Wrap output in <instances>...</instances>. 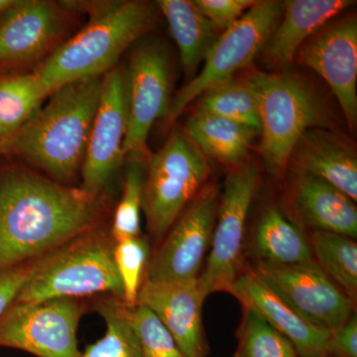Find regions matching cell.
Masks as SVG:
<instances>
[{"instance_id": "obj_1", "label": "cell", "mask_w": 357, "mask_h": 357, "mask_svg": "<svg viewBox=\"0 0 357 357\" xmlns=\"http://www.w3.org/2000/svg\"><path fill=\"white\" fill-rule=\"evenodd\" d=\"M102 195L61 184L0 156V273L98 227Z\"/></svg>"}, {"instance_id": "obj_18", "label": "cell", "mask_w": 357, "mask_h": 357, "mask_svg": "<svg viewBox=\"0 0 357 357\" xmlns=\"http://www.w3.org/2000/svg\"><path fill=\"white\" fill-rule=\"evenodd\" d=\"M298 222L312 231H326L356 239V202L332 185L307 174L298 173L291 192Z\"/></svg>"}, {"instance_id": "obj_22", "label": "cell", "mask_w": 357, "mask_h": 357, "mask_svg": "<svg viewBox=\"0 0 357 357\" xmlns=\"http://www.w3.org/2000/svg\"><path fill=\"white\" fill-rule=\"evenodd\" d=\"M253 250L258 261L291 265L314 260L309 236L276 206H268L253 234Z\"/></svg>"}, {"instance_id": "obj_27", "label": "cell", "mask_w": 357, "mask_h": 357, "mask_svg": "<svg viewBox=\"0 0 357 357\" xmlns=\"http://www.w3.org/2000/svg\"><path fill=\"white\" fill-rule=\"evenodd\" d=\"M148 156L129 154L126 157L123 191L115 208L110 236L116 241L141 236L143 184Z\"/></svg>"}, {"instance_id": "obj_33", "label": "cell", "mask_w": 357, "mask_h": 357, "mask_svg": "<svg viewBox=\"0 0 357 357\" xmlns=\"http://www.w3.org/2000/svg\"><path fill=\"white\" fill-rule=\"evenodd\" d=\"M40 259L41 257L0 273V317L15 301L21 289L38 266Z\"/></svg>"}, {"instance_id": "obj_15", "label": "cell", "mask_w": 357, "mask_h": 357, "mask_svg": "<svg viewBox=\"0 0 357 357\" xmlns=\"http://www.w3.org/2000/svg\"><path fill=\"white\" fill-rule=\"evenodd\" d=\"M295 60L325 79L354 128L357 122L356 18L321 28L301 47Z\"/></svg>"}, {"instance_id": "obj_36", "label": "cell", "mask_w": 357, "mask_h": 357, "mask_svg": "<svg viewBox=\"0 0 357 357\" xmlns=\"http://www.w3.org/2000/svg\"><path fill=\"white\" fill-rule=\"evenodd\" d=\"M328 357H333V356H328Z\"/></svg>"}, {"instance_id": "obj_32", "label": "cell", "mask_w": 357, "mask_h": 357, "mask_svg": "<svg viewBox=\"0 0 357 357\" xmlns=\"http://www.w3.org/2000/svg\"><path fill=\"white\" fill-rule=\"evenodd\" d=\"M195 6L218 31H225L248 13L253 0H195Z\"/></svg>"}, {"instance_id": "obj_24", "label": "cell", "mask_w": 357, "mask_h": 357, "mask_svg": "<svg viewBox=\"0 0 357 357\" xmlns=\"http://www.w3.org/2000/svg\"><path fill=\"white\" fill-rule=\"evenodd\" d=\"M48 98L33 72L0 74V139L24 126Z\"/></svg>"}, {"instance_id": "obj_17", "label": "cell", "mask_w": 357, "mask_h": 357, "mask_svg": "<svg viewBox=\"0 0 357 357\" xmlns=\"http://www.w3.org/2000/svg\"><path fill=\"white\" fill-rule=\"evenodd\" d=\"M229 294L241 306L258 312L295 347L299 357H328L330 332L301 316L283 298L267 286L253 267H244Z\"/></svg>"}, {"instance_id": "obj_3", "label": "cell", "mask_w": 357, "mask_h": 357, "mask_svg": "<svg viewBox=\"0 0 357 357\" xmlns=\"http://www.w3.org/2000/svg\"><path fill=\"white\" fill-rule=\"evenodd\" d=\"M155 17L154 6L147 2L112 1L40 63L33 74L48 96L77 79L103 76L153 26Z\"/></svg>"}, {"instance_id": "obj_23", "label": "cell", "mask_w": 357, "mask_h": 357, "mask_svg": "<svg viewBox=\"0 0 357 357\" xmlns=\"http://www.w3.org/2000/svg\"><path fill=\"white\" fill-rule=\"evenodd\" d=\"M184 133L204 156L236 165L248 153L258 132L237 122L196 110L188 119Z\"/></svg>"}, {"instance_id": "obj_2", "label": "cell", "mask_w": 357, "mask_h": 357, "mask_svg": "<svg viewBox=\"0 0 357 357\" xmlns=\"http://www.w3.org/2000/svg\"><path fill=\"white\" fill-rule=\"evenodd\" d=\"M103 76L54 91L24 126L0 139V156L20 160L61 184L72 182L83 166Z\"/></svg>"}, {"instance_id": "obj_31", "label": "cell", "mask_w": 357, "mask_h": 357, "mask_svg": "<svg viewBox=\"0 0 357 357\" xmlns=\"http://www.w3.org/2000/svg\"><path fill=\"white\" fill-rule=\"evenodd\" d=\"M126 312L139 340L143 357H189L153 312L141 306H126Z\"/></svg>"}, {"instance_id": "obj_34", "label": "cell", "mask_w": 357, "mask_h": 357, "mask_svg": "<svg viewBox=\"0 0 357 357\" xmlns=\"http://www.w3.org/2000/svg\"><path fill=\"white\" fill-rule=\"evenodd\" d=\"M328 351L333 357H357L356 312L344 325L330 333Z\"/></svg>"}, {"instance_id": "obj_12", "label": "cell", "mask_w": 357, "mask_h": 357, "mask_svg": "<svg viewBox=\"0 0 357 357\" xmlns=\"http://www.w3.org/2000/svg\"><path fill=\"white\" fill-rule=\"evenodd\" d=\"M75 13L63 1L20 0L0 22V74L43 62L68 39Z\"/></svg>"}, {"instance_id": "obj_6", "label": "cell", "mask_w": 357, "mask_h": 357, "mask_svg": "<svg viewBox=\"0 0 357 357\" xmlns=\"http://www.w3.org/2000/svg\"><path fill=\"white\" fill-rule=\"evenodd\" d=\"M210 171L208 157L180 131L171 134L161 149L147 157L142 211L155 243H161L206 184Z\"/></svg>"}, {"instance_id": "obj_5", "label": "cell", "mask_w": 357, "mask_h": 357, "mask_svg": "<svg viewBox=\"0 0 357 357\" xmlns=\"http://www.w3.org/2000/svg\"><path fill=\"white\" fill-rule=\"evenodd\" d=\"M246 79L257 100L263 160L280 177L301 138L310 129L324 128L325 116L312 91L292 75L256 70Z\"/></svg>"}, {"instance_id": "obj_25", "label": "cell", "mask_w": 357, "mask_h": 357, "mask_svg": "<svg viewBox=\"0 0 357 357\" xmlns=\"http://www.w3.org/2000/svg\"><path fill=\"white\" fill-rule=\"evenodd\" d=\"M309 241L314 261L356 303V241L351 237L326 231H312Z\"/></svg>"}, {"instance_id": "obj_16", "label": "cell", "mask_w": 357, "mask_h": 357, "mask_svg": "<svg viewBox=\"0 0 357 357\" xmlns=\"http://www.w3.org/2000/svg\"><path fill=\"white\" fill-rule=\"evenodd\" d=\"M206 297L199 277L176 282L144 280L136 306L153 312L185 356L208 357L211 349L203 324Z\"/></svg>"}, {"instance_id": "obj_8", "label": "cell", "mask_w": 357, "mask_h": 357, "mask_svg": "<svg viewBox=\"0 0 357 357\" xmlns=\"http://www.w3.org/2000/svg\"><path fill=\"white\" fill-rule=\"evenodd\" d=\"M259 172L252 164H241L225 178L218 206L215 229L206 265L199 279L208 295L229 293L244 269V239Z\"/></svg>"}, {"instance_id": "obj_7", "label": "cell", "mask_w": 357, "mask_h": 357, "mask_svg": "<svg viewBox=\"0 0 357 357\" xmlns=\"http://www.w3.org/2000/svg\"><path fill=\"white\" fill-rule=\"evenodd\" d=\"M281 16V2L256 1L241 20L223 31L204 57L199 74L171 102L169 121H176L204 91L229 81L237 72L250 66L258 53L264 50Z\"/></svg>"}, {"instance_id": "obj_20", "label": "cell", "mask_w": 357, "mask_h": 357, "mask_svg": "<svg viewBox=\"0 0 357 357\" xmlns=\"http://www.w3.org/2000/svg\"><path fill=\"white\" fill-rule=\"evenodd\" d=\"M298 173L325 181L357 201V159L352 148L323 128L307 130L295 151Z\"/></svg>"}, {"instance_id": "obj_26", "label": "cell", "mask_w": 357, "mask_h": 357, "mask_svg": "<svg viewBox=\"0 0 357 357\" xmlns=\"http://www.w3.org/2000/svg\"><path fill=\"white\" fill-rule=\"evenodd\" d=\"M198 100L196 110L237 122L260 133L257 100L248 79L232 77L208 89Z\"/></svg>"}, {"instance_id": "obj_9", "label": "cell", "mask_w": 357, "mask_h": 357, "mask_svg": "<svg viewBox=\"0 0 357 357\" xmlns=\"http://www.w3.org/2000/svg\"><path fill=\"white\" fill-rule=\"evenodd\" d=\"M84 312L76 298L13 302L0 317V347L37 357H81L77 333Z\"/></svg>"}, {"instance_id": "obj_11", "label": "cell", "mask_w": 357, "mask_h": 357, "mask_svg": "<svg viewBox=\"0 0 357 357\" xmlns=\"http://www.w3.org/2000/svg\"><path fill=\"white\" fill-rule=\"evenodd\" d=\"M218 206V188L206 183L150 256L144 280L198 278L210 250Z\"/></svg>"}, {"instance_id": "obj_21", "label": "cell", "mask_w": 357, "mask_h": 357, "mask_svg": "<svg viewBox=\"0 0 357 357\" xmlns=\"http://www.w3.org/2000/svg\"><path fill=\"white\" fill-rule=\"evenodd\" d=\"M156 6L165 16L180 51L183 68L192 79L195 70L217 41L218 30L199 13L192 1L159 0Z\"/></svg>"}, {"instance_id": "obj_14", "label": "cell", "mask_w": 357, "mask_h": 357, "mask_svg": "<svg viewBox=\"0 0 357 357\" xmlns=\"http://www.w3.org/2000/svg\"><path fill=\"white\" fill-rule=\"evenodd\" d=\"M126 133L123 69L115 67L103 76L102 95L81 169L82 188L86 191L103 195L124 162Z\"/></svg>"}, {"instance_id": "obj_35", "label": "cell", "mask_w": 357, "mask_h": 357, "mask_svg": "<svg viewBox=\"0 0 357 357\" xmlns=\"http://www.w3.org/2000/svg\"><path fill=\"white\" fill-rule=\"evenodd\" d=\"M20 0H0V22L10 13Z\"/></svg>"}, {"instance_id": "obj_30", "label": "cell", "mask_w": 357, "mask_h": 357, "mask_svg": "<svg viewBox=\"0 0 357 357\" xmlns=\"http://www.w3.org/2000/svg\"><path fill=\"white\" fill-rule=\"evenodd\" d=\"M150 256L149 239L142 234L114 243L115 266L123 289V303L128 307L137 305L138 294L144 282Z\"/></svg>"}, {"instance_id": "obj_13", "label": "cell", "mask_w": 357, "mask_h": 357, "mask_svg": "<svg viewBox=\"0 0 357 357\" xmlns=\"http://www.w3.org/2000/svg\"><path fill=\"white\" fill-rule=\"evenodd\" d=\"M256 274L310 323L332 333L356 312V304L312 261L278 265L258 261Z\"/></svg>"}, {"instance_id": "obj_19", "label": "cell", "mask_w": 357, "mask_h": 357, "mask_svg": "<svg viewBox=\"0 0 357 357\" xmlns=\"http://www.w3.org/2000/svg\"><path fill=\"white\" fill-rule=\"evenodd\" d=\"M349 0H290L282 3L283 20L279 21L264 51L268 62L285 66L312 35L325 27L333 18L349 8Z\"/></svg>"}, {"instance_id": "obj_28", "label": "cell", "mask_w": 357, "mask_h": 357, "mask_svg": "<svg viewBox=\"0 0 357 357\" xmlns=\"http://www.w3.org/2000/svg\"><path fill=\"white\" fill-rule=\"evenodd\" d=\"M107 332L95 344L88 345L81 357H143L139 340L126 316L121 300L105 301L98 306Z\"/></svg>"}, {"instance_id": "obj_4", "label": "cell", "mask_w": 357, "mask_h": 357, "mask_svg": "<svg viewBox=\"0 0 357 357\" xmlns=\"http://www.w3.org/2000/svg\"><path fill=\"white\" fill-rule=\"evenodd\" d=\"M112 236L96 229L43 256L14 303L109 293L123 302Z\"/></svg>"}, {"instance_id": "obj_29", "label": "cell", "mask_w": 357, "mask_h": 357, "mask_svg": "<svg viewBox=\"0 0 357 357\" xmlns=\"http://www.w3.org/2000/svg\"><path fill=\"white\" fill-rule=\"evenodd\" d=\"M234 357H299L295 347L250 307H243Z\"/></svg>"}, {"instance_id": "obj_10", "label": "cell", "mask_w": 357, "mask_h": 357, "mask_svg": "<svg viewBox=\"0 0 357 357\" xmlns=\"http://www.w3.org/2000/svg\"><path fill=\"white\" fill-rule=\"evenodd\" d=\"M126 107L124 159L129 154L147 156V140L155 122L168 116L171 65L168 52L157 42H145L131 53L123 69Z\"/></svg>"}]
</instances>
